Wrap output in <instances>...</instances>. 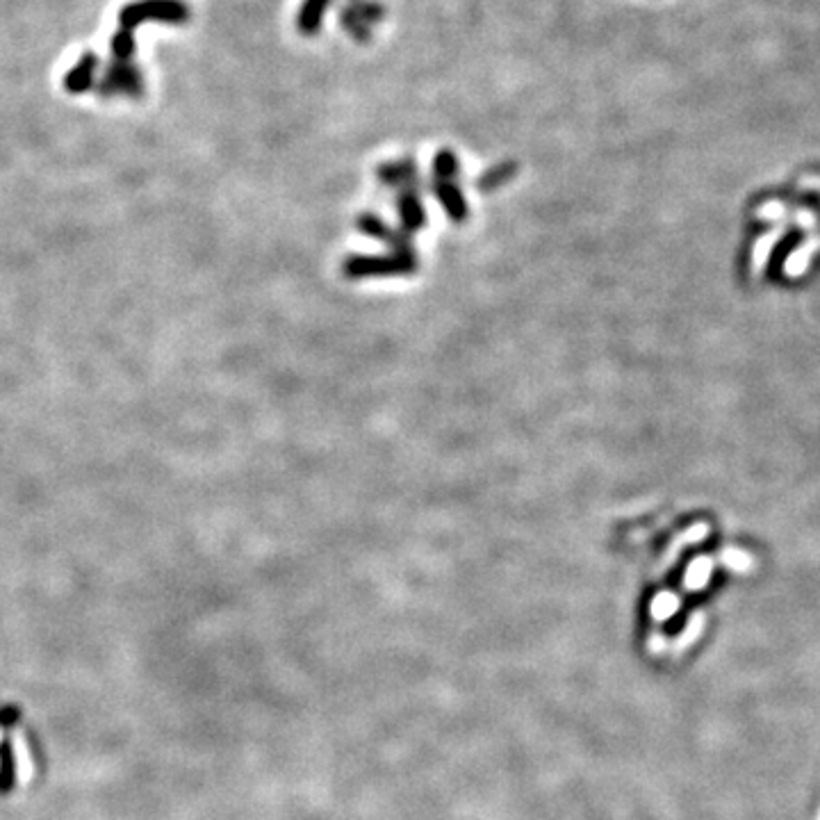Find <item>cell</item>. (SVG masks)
Listing matches in <instances>:
<instances>
[{
  "mask_svg": "<svg viewBox=\"0 0 820 820\" xmlns=\"http://www.w3.org/2000/svg\"><path fill=\"white\" fill-rule=\"evenodd\" d=\"M328 5H331V0H303L297 19V28L303 35H315V32L322 28Z\"/></svg>",
  "mask_w": 820,
  "mask_h": 820,
  "instance_id": "obj_3",
  "label": "cell"
},
{
  "mask_svg": "<svg viewBox=\"0 0 820 820\" xmlns=\"http://www.w3.org/2000/svg\"><path fill=\"white\" fill-rule=\"evenodd\" d=\"M144 21L185 23L187 7L180 0H139L121 10V28L133 32Z\"/></svg>",
  "mask_w": 820,
  "mask_h": 820,
  "instance_id": "obj_1",
  "label": "cell"
},
{
  "mask_svg": "<svg viewBox=\"0 0 820 820\" xmlns=\"http://www.w3.org/2000/svg\"><path fill=\"white\" fill-rule=\"evenodd\" d=\"M135 51V41H133V32L130 30H119L117 35L112 39V53L117 57L119 62H128L130 55Z\"/></svg>",
  "mask_w": 820,
  "mask_h": 820,
  "instance_id": "obj_5",
  "label": "cell"
},
{
  "mask_svg": "<svg viewBox=\"0 0 820 820\" xmlns=\"http://www.w3.org/2000/svg\"><path fill=\"white\" fill-rule=\"evenodd\" d=\"M96 55L94 53H85L82 55V60L67 73V80H64V85H67L69 92H85V89L92 85L94 80V71H96Z\"/></svg>",
  "mask_w": 820,
  "mask_h": 820,
  "instance_id": "obj_4",
  "label": "cell"
},
{
  "mask_svg": "<svg viewBox=\"0 0 820 820\" xmlns=\"http://www.w3.org/2000/svg\"><path fill=\"white\" fill-rule=\"evenodd\" d=\"M456 164H458L456 158H454V155H451L449 151H442V153L436 155V171H438L440 176H451V174H454V171L458 169Z\"/></svg>",
  "mask_w": 820,
  "mask_h": 820,
  "instance_id": "obj_6",
  "label": "cell"
},
{
  "mask_svg": "<svg viewBox=\"0 0 820 820\" xmlns=\"http://www.w3.org/2000/svg\"><path fill=\"white\" fill-rule=\"evenodd\" d=\"M103 94H128V96H139L142 92V78L135 67H130L128 62H119L108 71V76L103 80Z\"/></svg>",
  "mask_w": 820,
  "mask_h": 820,
  "instance_id": "obj_2",
  "label": "cell"
}]
</instances>
